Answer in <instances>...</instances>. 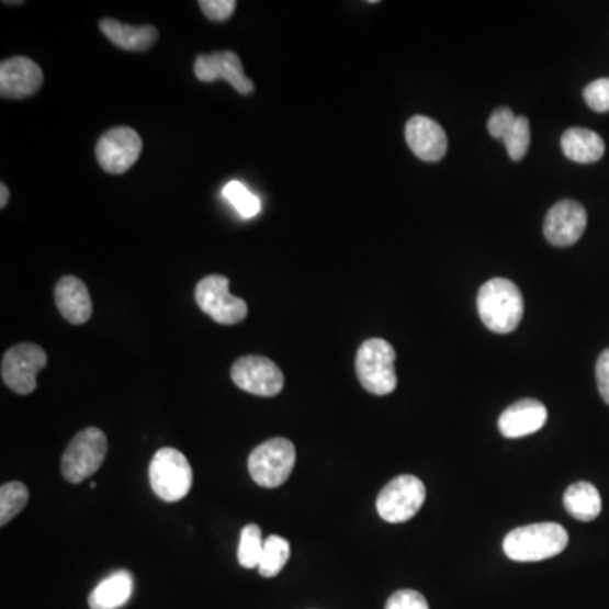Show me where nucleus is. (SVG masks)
I'll use <instances>...</instances> for the list:
<instances>
[{"label": "nucleus", "instance_id": "nucleus-23", "mask_svg": "<svg viewBox=\"0 0 609 609\" xmlns=\"http://www.w3.org/2000/svg\"><path fill=\"white\" fill-rule=\"evenodd\" d=\"M30 499V492L23 483L12 481V483L2 484L0 487V525L5 527L9 521L14 520Z\"/></svg>", "mask_w": 609, "mask_h": 609}, {"label": "nucleus", "instance_id": "nucleus-15", "mask_svg": "<svg viewBox=\"0 0 609 609\" xmlns=\"http://www.w3.org/2000/svg\"><path fill=\"white\" fill-rule=\"evenodd\" d=\"M405 137L411 153L424 161H440L446 156V131L427 115H414L406 122Z\"/></svg>", "mask_w": 609, "mask_h": 609}, {"label": "nucleus", "instance_id": "nucleus-20", "mask_svg": "<svg viewBox=\"0 0 609 609\" xmlns=\"http://www.w3.org/2000/svg\"><path fill=\"white\" fill-rule=\"evenodd\" d=\"M133 574L115 571L105 577L89 596L90 609H121L133 596Z\"/></svg>", "mask_w": 609, "mask_h": 609}, {"label": "nucleus", "instance_id": "nucleus-30", "mask_svg": "<svg viewBox=\"0 0 609 609\" xmlns=\"http://www.w3.org/2000/svg\"><path fill=\"white\" fill-rule=\"evenodd\" d=\"M515 121H517V115L514 114L510 108L496 109L487 121V131L495 139L503 140L506 133L514 126Z\"/></svg>", "mask_w": 609, "mask_h": 609}, {"label": "nucleus", "instance_id": "nucleus-17", "mask_svg": "<svg viewBox=\"0 0 609 609\" xmlns=\"http://www.w3.org/2000/svg\"><path fill=\"white\" fill-rule=\"evenodd\" d=\"M55 302L59 314L74 325L87 324L92 317V298L86 283L77 277H64L56 283Z\"/></svg>", "mask_w": 609, "mask_h": 609}, {"label": "nucleus", "instance_id": "nucleus-19", "mask_svg": "<svg viewBox=\"0 0 609 609\" xmlns=\"http://www.w3.org/2000/svg\"><path fill=\"white\" fill-rule=\"evenodd\" d=\"M562 151L571 161L589 162L599 161L605 156L606 146L602 137L591 129L584 127H571L562 134Z\"/></svg>", "mask_w": 609, "mask_h": 609}, {"label": "nucleus", "instance_id": "nucleus-9", "mask_svg": "<svg viewBox=\"0 0 609 609\" xmlns=\"http://www.w3.org/2000/svg\"><path fill=\"white\" fill-rule=\"evenodd\" d=\"M48 364L45 349L37 343H18L2 359V381L18 395H30L36 390V376Z\"/></svg>", "mask_w": 609, "mask_h": 609}, {"label": "nucleus", "instance_id": "nucleus-22", "mask_svg": "<svg viewBox=\"0 0 609 609\" xmlns=\"http://www.w3.org/2000/svg\"><path fill=\"white\" fill-rule=\"evenodd\" d=\"M292 554V546L289 540L283 537L271 535L264 540V551H262L261 562H259V574L262 577H277L283 571Z\"/></svg>", "mask_w": 609, "mask_h": 609}, {"label": "nucleus", "instance_id": "nucleus-27", "mask_svg": "<svg viewBox=\"0 0 609 609\" xmlns=\"http://www.w3.org/2000/svg\"><path fill=\"white\" fill-rule=\"evenodd\" d=\"M584 100L586 104L599 114L609 112V78H599V80L591 81L589 86L584 89Z\"/></svg>", "mask_w": 609, "mask_h": 609}, {"label": "nucleus", "instance_id": "nucleus-16", "mask_svg": "<svg viewBox=\"0 0 609 609\" xmlns=\"http://www.w3.org/2000/svg\"><path fill=\"white\" fill-rule=\"evenodd\" d=\"M549 411L539 399H520L503 411L498 420L499 432L506 439H520L539 432L545 425Z\"/></svg>", "mask_w": 609, "mask_h": 609}, {"label": "nucleus", "instance_id": "nucleus-14", "mask_svg": "<svg viewBox=\"0 0 609 609\" xmlns=\"http://www.w3.org/2000/svg\"><path fill=\"white\" fill-rule=\"evenodd\" d=\"M43 86V70L33 59L24 56L5 59L0 64V95L21 100L34 95Z\"/></svg>", "mask_w": 609, "mask_h": 609}, {"label": "nucleus", "instance_id": "nucleus-8", "mask_svg": "<svg viewBox=\"0 0 609 609\" xmlns=\"http://www.w3.org/2000/svg\"><path fill=\"white\" fill-rule=\"evenodd\" d=\"M196 305L203 314L222 325H236L248 317V303L230 295L229 278L211 274L195 289Z\"/></svg>", "mask_w": 609, "mask_h": 609}, {"label": "nucleus", "instance_id": "nucleus-12", "mask_svg": "<svg viewBox=\"0 0 609 609\" xmlns=\"http://www.w3.org/2000/svg\"><path fill=\"white\" fill-rule=\"evenodd\" d=\"M586 227V208L576 200H562L546 212L543 234L555 248H568L583 237Z\"/></svg>", "mask_w": 609, "mask_h": 609}, {"label": "nucleus", "instance_id": "nucleus-7", "mask_svg": "<svg viewBox=\"0 0 609 609\" xmlns=\"http://www.w3.org/2000/svg\"><path fill=\"white\" fill-rule=\"evenodd\" d=\"M427 498L425 484L410 474L395 477L381 489L376 499L380 517L388 523H403L411 520L420 511Z\"/></svg>", "mask_w": 609, "mask_h": 609}, {"label": "nucleus", "instance_id": "nucleus-3", "mask_svg": "<svg viewBox=\"0 0 609 609\" xmlns=\"http://www.w3.org/2000/svg\"><path fill=\"white\" fill-rule=\"evenodd\" d=\"M396 352L384 339L365 340L356 356V373L365 392L376 396L395 392L398 377L395 370Z\"/></svg>", "mask_w": 609, "mask_h": 609}, {"label": "nucleus", "instance_id": "nucleus-6", "mask_svg": "<svg viewBox=\"0 0 609 609\" xmlns=\"http://www.w3.org/2000/svg\"><path fill=\"white\" fill-rule=\"evenodd\" d=\"M108 454V437L97 427L74 437L61 458V473L68 483L80 484L100 470Z\"/></svg>", "mask_w": 609, "mask_h": 609}, {"label": "nucleus", "instance_id": "nucleus-1", "mask_svg": "<svg viewBox=\"0 0 609 609\" xmlns=\"http://www.w3.org/2000/svg\"><path fill=\"white\" fill-rule=\"evenodd\" d=\"M477 312L483 324L492 332H514L523 318V295L514 281L493 278L486 281L477 293Z\"/></svg>", "mask_w": 609, "mask_h": 609}, {"label": "nucleus", "instance_id": "nucleus-31", "mask_svg": "<svg viewBox=\"0 0 609 609\" xmlns=\"http://www.w3.org/2000/svg\"><path fill=\"white\" fill-rule=\"evenodd\" d=\"M596 380H598L599 395L609 405V349L601 352L596 364Z\"/></svg>", "mask_w": 609, "mask_h": 609}, {"label": "nucleus", "instance_id": "nucleus-5", "mask_svg": "<svg viewBox=\"0 0 609 609\" xmlns=\"http://www.w3.org/2000/svg\"><path fill=\"white\" fill-rule=\"evenodd\" d=\"M296 451L293 442L283 437L267 440L249 455V474L262 487H278L286 483L295 467Z\"/></svg>", "mask_w": 609, "mask_h": 609}, {"label": "nucleus", "instance_id": "nucleus-18", "mask_svg": "<svg viewBox=\"0 0 609 609\" xmlns=\"http://www.w3.org/2000/svg\"><path fill=\"white\" fill-rule=\"evenodd\" d=\"M99 27L111 43L126 52H146L158 40V30L155 26H129L105 18L100 19Z\"/></svg>", "mask_w": 609, "mask_h": 609}, {"label": "nucleus", "instance_id": "nucleus-28", "mask_svg": "<svg viewBox=\"0 0 609 609\" xmlns=\"http://www.w3.org/2000/svg\"><path fill=\"white\" fill-rule=\"evenodd\" d=\"M200 9L215 23H224L236 11V0H200Z\"/></svg>", "mask_w": 609, "mask_h": 609}, {"label": "nucleus", "instance_id": "nucleus-10", "mask_svg": "<svg viewBox=\"0 0 609 609\" xmlns=\"http://www.w3.org/2000/svg\"><path fill=\"white\" fill-rule=\"evenodd\" d=\"M230 377L237 388L264 398L280 395L284 384L280 368L271 359L262 356H244L237 359L230 371Z\"/></svg>", "mask_w": 609, "mask_h": 609}, {"label": "nucleus", "instance_id": "nucleus-29", "mask_svg": "<svg viewBox=\"0 0 609 609\" xmlns=\"http://www.w3.org/2000/svg\"><path fill=\"white\" fill-rule=\"evenodd\" d=\"M384 609H430L429 602L414 589H402V591H396L392 598L386 602V608Z\"/></svg>", "mask_w": 609, "mask_h": 609}, {"label": "nucleus", "instance_id": "nucleus-21", "mask_svg": "<svg viewBox=\"0 0 609 609\" xmlns=\"http://www.w3.org/2000/svg\"><path fill=\"white\" fill-rule=\"evenodd\" d=\"M564 506L571 517L579 521H593L601 514L602 503L598 487L591 483L580 481L567 487L564 495Z\"/></svg>", "mask_w": 609, "mask_h": 609}, {"label": "nucleus", "instance_id": "nucleus-25", "mask_svg": "<svg viewBox=\"0 0 609 609\" xmlns=\"http://www.w3.org/2000/svg\"><path fill=\"white\" fill-rule=\"evenodd\" d=\"M222 195L227 202L233 203L237 214L243 218H252L261 212V200L248 187H244L240 181L227 183L222 190Z\"/></svg>", "mask_w": 609, "mask_h": 609}, {"label": "nucleus", "instance_id": "nucleus-2", "mask_svg": "<svg viewBox=\"0 0 609 609\" xmlns=\"http://www.w3.org/2000/svg\"><path fill=\"white\" fill-rule=\"evenodd\" d=\"M567 543V530L562 525L545 521L515 528L503 540V551L515 562H540L562 554Z\"/></svg>", "mask_w": 609, "mask_h": 609}, {"label": "nucleus", "instance_id": "nucleus-11", "mask_svg": "<svg viewBox=\"0 0 609 609\" xmlns=\"http://www.w3.org/2000/svg\"><path fill=\"white\" fill-rule=\"evenodd\" d=\"M143 153V139L131 127H114L100 137L95 156L100 168L112 174L126 173Z\"/></svg>", "mask_w": 609, "mask_h": 609}, {"label": "nucleus", "instance_id": "nucleus-13", "mask_svg": "<svg viewBox=\"0 0 609 609\" xmlns=\"http://www.w3.org/2000/svg\"><path fill=\"white\" fill-rule=\"evenodd\" d=\"M193 70H195L196 78L205 83L226 80L234 87V90L243 95L255 92V83L248 75L244 74L243 61L236 53L215 52L211 55H199L195 58Z\"/></svg>", "mask_w": 609, "mask_h": 609}, {"label": "nucleus", "instance_id": "nucleus-26", "mask_svg": "<svg viewBox=\"0 0 609 609\" xmlns=\"http://www.w3.org/2000/svg\"><path fill=\"white\" fill-rule=\"evenodd\" d=\"M530 140H532V131H530V122L523 115H517V121L514 122V126L510 131L506 133L503 137V143H505L506 151L510 155L514 161H521L525 155L530 148Z\"/></svg>", "mask_w": 609, "mask_h": 609}, {"label": "nucleus", "instance_id": "nucleus-4", "mask_svg": "<svg viewBox=\"0 0 609 609\" xmlns=\"http://www.w3.org/2000/svg\"><path fill=\"white\" fill-rule=\"evenodd\" d=\"M149 483L162 501L174 503L185 498L193 484L189 459L177 449L162 447L149 464Z\"/></svg>", "mask_w": 609, "mask_h": 609}, {"label": "nucleus", "instance_id": "nucleus-24", "mask_svg": "<svg viewBox=\"0 0 609 609\" xmlns=\"http://www.w3.org/2000/svg\"><path fill=\"white\" fill-rule=\"evenodd\" d=\"M262 551H264V540H262L261 528L258 525H246L240 532L239 551L237 559L244 568L259 567Z\"/></svg>", "mask_w": 609, "mask_h": 609}, {"label": "nucleus", "instance_id": "nucleus-32", "mask_svg": "<svg viewBox=\"0 0 609 609\" xmlns=\"http://www.w3.org/2000/svg\"><path fill=\"white\" fill-rule=\"evenodd\" d=\"M8 203H9V189H8V185H5V183H2V185H0V207L2 208L8 207Z\"/></svg>", "mask_w": 609, "mask_h": 609}]
</instances>
